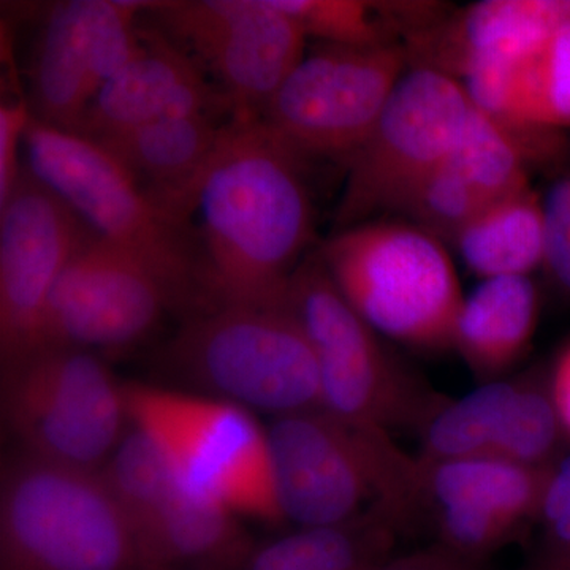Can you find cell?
Masks as SVG:
<instances>
[{
	"mask_svg": "<svg viewBox=\"0 0 570 570\" xmlns=\"http://www.w3.org/2000/svg\"><path fill=\"white\" fill-rule=\"evenodd\" d=\"M160 205L193 228L213 306L287 305L313 205L305 159L261 119H230L193 181Z\"/></svg>",
	"mask_w": 570,
	"mask_h": 570,
	"instance_id": "6da1fadb",
	"label": "cell"
},
{
	"mask_svg": "<svg viewBox=\"0 0 570 570\" xmlns=\"http://www.w3.org/2000/svg\"><path fill=\"white\" fill-rule=\"evenodd\" d=\"M268 438L285 521L336 527L382 508L401 531L420 523L417 456L397 448L387 431L318 407L276 417Z\"/></svg>",
	"mask_w": 570,
	"mask_h": 570,
	"instance_id": "7a4b0ae2",
	"label": "cell"
},
{
	"mask_svg": "<svg viewBox=\"0 0 570 570\" xmlns=\"http://www.w3.org/2000/svg\"><path fill=\"white\" fill-rule=\"evenodd\" d=\"M448 243L403 217L385 216L336 234L317 257L348 306L385 340L452 348L464 295Z\"/></svg>",
	"mask_w": 570,
	"mask_h": 570,
	"instance_id": "3957f363",
	"label": "cell"
},
{
	"mask_svg": "<svg viewBox=\"0 0 570 570\" xmlns=\"http://www.w3.org/2000/svg\"><path fill=\"white\" fill-rule=\"evenodd\" d=\"M24 167L75 209L94 234L156 269L193 314L213 306L193 228L168 212L111 153L32 115Z\"/></svg>",
	"mask_w": 570,
	"mask_h": 570,
	"instance_id": "277c9868",
	"label": "cell"
},
{
	"mask_svg": "<svg viewBox=\"0 0 570 570\" xmlns=\"http://www.w3.org/2000/svg\"><path fill=\"white\" fill-rule=\"evenodd\" d=\"M163 363L200 395L275 419L321 407L316 356L288 302L189 314L165 346Z\"/></svg>",
	"mask_w": 570,
	"mask_h": 570,
	"instance_id": "5b68a950",
	"label": "cell"
},
{
	"mask_svg": "<svg viewBox=\"0 0 570 570\" xmlns=\"http://www.w3.org/2000/svg\"><path fill=\"white\" fill-rule=\"evenodd\" d=\"M0 570H141L102 475L18 453L0 485Z\"/></svg>",
	"mask_w": 570,
	"mask_h": 570,
	"instance_id": "8992f818",
	"label": "cell"
},
{
	"mask_svg": "<svg viewBox=\"0 0 570 570\" xmlns=\"http://www.w3.org/2000/svg\"><path fill=\"white\" fill-rule=\"evenodd\" d=\"M287 302L316 356L324 411L354 425L419 433L445 400L348 306L317 254L296 269Z\"/></svg>",
	"mask_w": 570,
	"mask_h": 570,
	"instance_id": "52a82bcc",
	"label": "cell"
},
{
	"mask_svg": "<svg viewBox=\"0 0 570 570\" xmlns=\"http://www.w3.org/2000/svg\"><path fill=\"white\" fill-rule=\"evenodd\" d=\"M127 412L156 434L189 489L238 517L284 523L268 428L253 411L217 397L124 384Z\"/></svg>",
	"mask_w": 570,
	"mask_h": 570,
	"instance_id": "ba28073f",
	"label": "cell"
},
{
	"mask_svg": "<svg viewBox=\"0 0 570 570\" xmlns=\"http://www.w3.org/2000/svg\"><path fill=\"white\" fill-rule=\"evenodd\" d=\"M2 414L37 459L99 471L127 426L126 392L91 351L40 347L2 366Z\"/></svg>",
	"mask_w": 570,
	"mask_h": 570,
	"instance_id": "9c48e42d",
	"label": "cell"
},
{
	"mask_svg": "<svg viewBox=\"0 0 570 570\" xmlns=\"http://www.w3.org/2000/svg\"><path fill=\"white\" fill-rule=\"evenodd\" d=\"M472 110L463 82L409 67L365 145L347 163L336 230L395 216L426 175L449 159Z\"/></svg>",
	"mask_w": 570,
	"mask_h": 570,
	"instance_id": "30bf717a",
	"label": "cell"
},
{
	"mask_svg": "<svg viewBox=\"0 0 570 570\" xmlns=\"http://www.w3.org/2000/svg\"><path fill=\"white\" fill-rule=\"evenodd\" d=\"M409 67L403 45H321L288 75L261 121L303 159L337 157L348 163L373 132Z\"/></svg>",
	"mask_w": 570,
	"mask_h": 570,
	"instance_id": "8fae6325",
	"label": "cell"
},
{
	"mask_svg": "<svg viewBox=\"0 0 570 570\" xmlns=\"http://www.w3.org/2000/svg\"><path fill=\"white\" fill-rule=\"evenodd\" d=\"M149 13L220 88L235 121L261 119L306 55V37L275 0H165Z\"/></svg>",
	"mask_w": 570,
	"mask_h": 570,
	"instance_id": "7c38bea8",
	"label": "cell"
},
{
	"mask_svg": "<svg viewBox=\"0 0 570 570\" xmlns=\"http://www.w3.org/2000/svg\"><path fill=\"white\" fill-rule=\"evenodd\" d=\"M171 309L189 306L141 258L96 236L52 288L37 348L129 347Z\"/></svg>",
	"mask_w": 570,
	"mask_h": 570,
	"instance_id": "4fadbf2b",
	"label": "cell"
},
{
	"mask_svg": "<svg viewBox=\"0 0 570 570\" xmlns=\"http://www.w3.org/2000/svg\"><path fill=\"white\" fill-rule=\"evenodd\" d=\"M80 214L28 168L0 206V358L39 347L45 311L63 269L96 238Z\"/></svg>",
	"mask_w": 570,
	"mask_h": 570,
	"instance_id": "5bb4252c",
	"label": "cell"
},
{
	"mask_svg": "<svg viewBox=\"0 0 570 570\" xmlns=\"http://www.w3.org/2000/svg\"><path fill=\"white\" fill-rule=\"evenodd\" d=\"M419 464L420 521L463 557L483 561L539 519L546 469L494 459Z\"/></svg>",
	"mask_w": 570,
	"mask_h": 570,
	"instance_id": "9a60e30c",
	"label": "cell"
},
{
	"mask_svg": "<svg viewBox=\"0 0 570 570\" xmlns=\"http://www.w3.org/2000/svg\"><path fill=\"white\" fill-rule=\"evenodd\" d=\"M569 21L570 0H482L450 9L403 47L412 67L463 81L475 71L528 58Z\"/></svg>",
	"mask_w": 570,
	"mask_h": 570,
	"instance_id": "2e32d148",
	"label": "cell"
},
{
	"mask_svg": "<svg viewBox=\"0 0 570 570\" xmlns=\"http://www.w3.org/2000/svg\"><path fill=\"white\" fill-rule=\"evenodd\" d=\"M140 39L132 61L94 97L81 135L100 140L174 116L230 112L223 94L174 40L164 32H140Z\"/></svg>",
	"mask_w": 570,
	"mask_h": 570,
	"instance_id": "e0dca14e",
	"label": "cell"
},
{
	"mask_svg": "<svg viewBox=\"0 0 570 570\" xmlns=\"http://www.w3.org/2000/svg\"><path fill=\"white\" fill-rule=\"evenodd\" d=\"M472 104L512 132L539 137L570 129V21L519 62L463 81Z\"/></svg>",
	"mask_w": 570,
	"mask_h": 570,
	"instance_id": "ac0fdd59",
	"label": "cell"
},
{
	"mask_svg": "<svg viewBox=\"0 0 570 570\" xmlns=\"http://www.w3.org/2000/svg\"><path fill=\"white\" fill-rule=\"evenodd\" d=\"M141 570H242L255 551L238 515L187 485L135 531Z\"/></svg>",
	"mask_w": 570,
	"mask_h": 570,
	"instance_id": "d6986e66",
	"label": "cell"
},
{
	"mask_svg": "<svg viewBox=\"0 0 570 570\" xmlns=\"http://www.w3.org/2000/svg\"><path fill=\"white\" fill-rule=\"evenodd\" d=\"M92 0L51 7L33 52L31 110L39 121L81 134L97 85L94 80Z\"/></svg>",
	"mask_w": 570,
	"mask_h": 570,
	"instance_id": "ffe728a7",
	"label": "cell"
},
{
	"mask_svg": "<svg viewBox=\"0 0 570 570\" xmlns=\"http://www.w3.org/2000/svg\"><path fill=\"white\" fill-rule=\"evenodd\" d=\"M539 314V291L531 276L480 281L461 303L452 348L480 381H497L527 354Z\"/></svg>",
	"mask_w": 570,
	"mask_h": 570,
	"instance_id": "44dd1931",
	"label": "cell"
},
{
	"mask_svg": "<svg viewBox=\"0 0 570 570\" xmlns=\"http://www.w3.org/2000/svg\"><path fill=\"white\" fill-rule=\"evenodd\" d=\"M200 111L145 124L94 140L111 153L157 202L193 181L219 145L225 127Z\"/></svg>",
	"mask_w": 570,
	"mask_h": 570,
	"instance_id": "7402d4cb",
	"label": "cell"
},
{
	"mask_svg": "<svg viewBox=\"0 0 570 570\" xmlns=\"http://www.w3.org/2000/svg\"><path fill=\"white\" fill-rule=\"evenodd\" d=\"M452 246L480 281L542 272L547 255L543 197L527 184L491 202L455 236Z\"/></svg>",
	"mask_w": 570,
	"mask_h": 570,
	"instance_id": "603a6c76",
	"label": "cell"
},
{
	"mask_svg": "<svg viewBox=\"0 0 570 570\" xmlns=\"http://www.w3.org/2000/svg\"><path fill=\"white\" fill-rule=\"evenodd\" d=\"M401 530L373 508L336 527L298 528L255 549L246 570H379L392 560Z\"/></svg>",
	"mask_w": 570,
	"mask_h": 570,
	"instance_id": "cb8c5ba5",
	"label": "cell"
},
{
	"mask_svg": "<svg viewBox=\"0 0 570 570\" xmlns=\"http://www.w3.org/2000/svg\"><path fill=\"white\" fill-rule=\"evenodd\" d=\"M520 389V376L483 382L460 400L445 397L419 430L417 459H494Z\"/></svg>",
	"mask_w": 570,
	"mask_h": 570,
	"instance_id": "d4e9b609",
	"label": "cell"
},
{
	"mask_svg": "<svg viewBox=\"0 0 570 570\" xmlns=\"http://www.w3.org/2000/svg\"><path fill=\"white\" fill-rule=\"evenodd\" d=\"M99 472L129 520L134 535L186 485L160 439L148 426L130 417L118 448L112 450Z\"/></svg>",
	"mask_w": 570,
	"mask_h": 570,
	"instance_id": "484cf974",
	"label": "cell"
},
{
	"mask_svg": "<svg viewBox=\"0 0 570 570\" xmlns=\"http://www.w3.org/2000/svg\"><path fill=\"white\" fill-rule=\"evenodd\" d=\"M306 39L335 47L374 48L401 43L384 2L366 0H275Z\"/></svg>",
	"mask_w": 570,
	"mask_h": 570,
	"instance_id": "4316f807",
	"label": "cell"
},
{
	"mask_svg": "<svg viewBox=\"0 0 570 570\" xmlns=\"http://www.w3.org/2000/svg\"><path fill=\"white\" fill-rule=\"evenodd\" d=\"M543 205L547 255L542 272L554 294L570 303V171L551 184Z\"/></svg>",
	"mask_w": 570,
	"mask_h": 570,
	"instance_id": "83f0119b",
	"label": "cell"
},
{
	"mask_svg": "<svg viewBox=\"0 0 570 570\" xmlns=\"http://www.w3.org/2000/svg\"><path fill=\"white\" fill-rule=\"evenodd\" d=\"M31 119V104L26 100L0 105V206L9 200L24 168L18 159Z\"/></svg>",
	"mask_w": 570,
	"mask_h": 570,
	"instance_id": "f1b7e54d",
	"label": "cell"
},
{
	"mask_svg": "<svg viewBox=\"0 0 570 570\" xmlns=\"http://www.w3.org/2000/svg\"><path fill=\"white\" fill-rule=\"evenodd\" d=\"M570 513V449L546 469L540 497V527L553 523Z\"/></svg>",
	"mask_w": 570,
	"mask_h": 570,
	"instance_id": "f546056e",
	"label": "cell"
},
{
	"mask_svg": "<svg viewBox=\"0 0 570 570\" xmlns=\"http://www.w3.org/2000/svg\"><path fill=\"white\" fill-rule=\"evenodd\" d=\"M379 570H485L482 561L471 560L456 551L434 543L426 549L392 558Z\"/></svg>",
	"mask_w": 570,
	"mask_h": 570,
	"instance_id": "4dcf8cb0",
	"label": "cell"
},
{
	"mask_svg": "<svg viewBox=\"0 0 570 570\" xmlns=\"http://www.w3.org/2000/svg\"><path fill=\"white\" fill-rule=\"evenodd\" d=\"M549 382L562 425L570 439V341L554 360L549 371Z\"/></svg>",
	"mask_w": 570,
	"mask_h": 570,
	"instance_id": "1f68e13d",
	"label": "cell"
},
{
	"mask_svg": "<svg viewBox=\"0 0 570 570\" xmlns=\"http://www.w3.org/2000/svg\"><path fill=\"white\" fill-rule=\"evenodd\" d=\"M542 550L570 554V513L553 523L542 527Z\"/></svg>",
	"mask_w": 570,
	"mask_h": 570,
	"instance_id": "d6a6232c",
	"label": "cell"
},
{
	"mask_svg": "<svg viewBox=\"0 0 570 570\" xmlns=\"http://www.w3.org/2000/svg\"><path fill=\"white\" fill-rule=\"evenodd\" d=\"M530 570H570V554L540 550L538 560Z\"/></svg>",
	"mask_w": 570,
	"mask_h": 570,
	"instance_id": "836d02e7",
	"label": "cell"
},
{
	"mask_svg": "<svg viewBox=\"0 0 570 570\" xmlns=\"http://www.w3.org/2000/svg\"><path fill=\"white\" fill-rule=\"evenodd\" d=\"M168 570H216V569H168Z\"/></svg>",
	"mask_w": 570,
	"mask_h": 570,
	"instance_id": "e575fe53",
	"label": "cell"
}]
</instances>
